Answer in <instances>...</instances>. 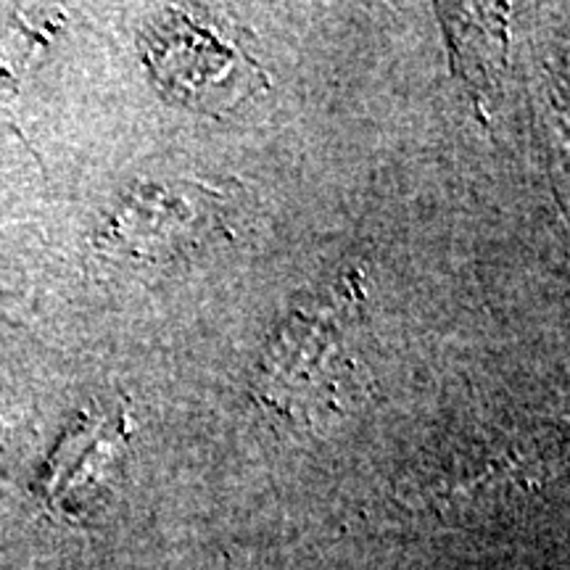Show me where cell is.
I'll return each mask as SVG.
<instances>
[{
	"instance_id": "6da1fadb",
	"label": "cell",
	"mask_w": 570,
	"mask_h": 570,
	"mask_svg": "<svg viewBox=\"0 0 570 570\" xmlns=\"http://www.w3.org/2000/svg\"><path fill=\"white\" fill-rule=\"evenodd\" d=\"M142 51L156 88L177 104L204 111L238 106L265 85V71L209 19L169 11L142 35Z\"/></svg>"
},
{
	"instance_id": "7a4b0ae2",
	"label": "cell",
	"mask_w": 570,
	"mask_h": 570,
	"mask_svg": "<svg viewBox=\"0 0 570 570\" xmlns=\"http://www.w3.org/2000/svg\"><path fill=\"white\" fill-rule=\"evenodd\" d=\"M219 223V198L198 185H135L111 214L101 246L135 259H175Z\"/></svg>"
}]
</instances>
